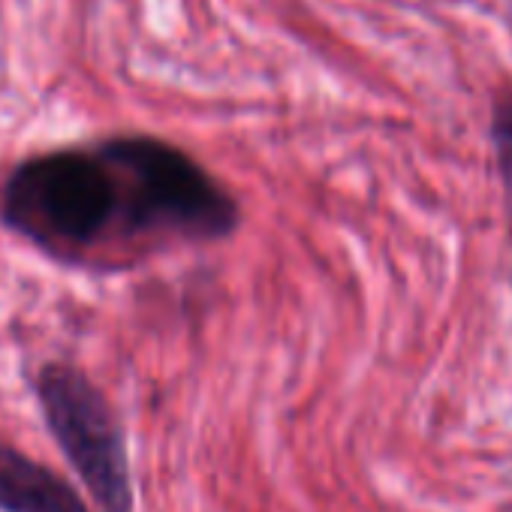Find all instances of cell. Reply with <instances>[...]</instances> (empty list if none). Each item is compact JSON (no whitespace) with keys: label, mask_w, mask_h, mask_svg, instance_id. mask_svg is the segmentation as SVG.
<instances>
[{"label":"cell","mask_w":512,"mask_h":512,"mask_svg":"<svg viewBox=\"0 0 512 512\" xmlns=\"http://www.w3.org/2000/svg\"><path fill=\"white\" fill-rule=\"evenodd\" d=\"M491 142H494L500 178H503V187H506V196H509V208H512V103H497L494 106Z\"/></svg>","instance_id":"5"},{"label":"cell","mask_w":512,"mask_h":512,"mask_svg":"<svg viewBox=\"0 0 512 512\" xmlns=\"http://www.w3.org/2000/svg\"><path fill=\"white\" fill-rule=\"evenodd\" d=\"M46 419L106 512H130V476L121 431L103 395L73 368L52 365L40 377Z\"/></svg>","instance_id":"3"},{"label":"cell","mask_w":512,"mask_h":512,"mask_svg":"<svg viewBox=\"0 0 512 512\" xmlns=\"http://www.w3.org/2000/svg\"><path fill=\"white\" fill-rule=\"evenodd\" d=\"M103 151L121 175L133 241L217 238L232 229V199L184 151L157 139H115Z\"/></svg>","instance_id":"2"},{"label":"cell","mask_w":512,"mask_h":512,"mask_svg":"<svg viewBox=\"0 0 512 512\" xmlns=\"http://www.w3.org/2000/svg\"><path fill=\"white\" fill-rule=\"evenodd\" d=\"M4 217L67 260L130 241L124 184L103 148L55 151L19 166L4 193Z\"/></svg>","instance_id":"1"},{"label":"cell","mask_w":512,"mask_h":512,"mask_svg":"<svg viewBox=\"0 0 512 512\" xmlns=\"http://www.w3.org/2000/svg\"><path fill=\"white\" fill-rule=\"evenodd\" d=\"M0 509L4 512H85L79 494L49 467L0 446Z\"/></svg>","instance_id":"4"}]
</instances>
